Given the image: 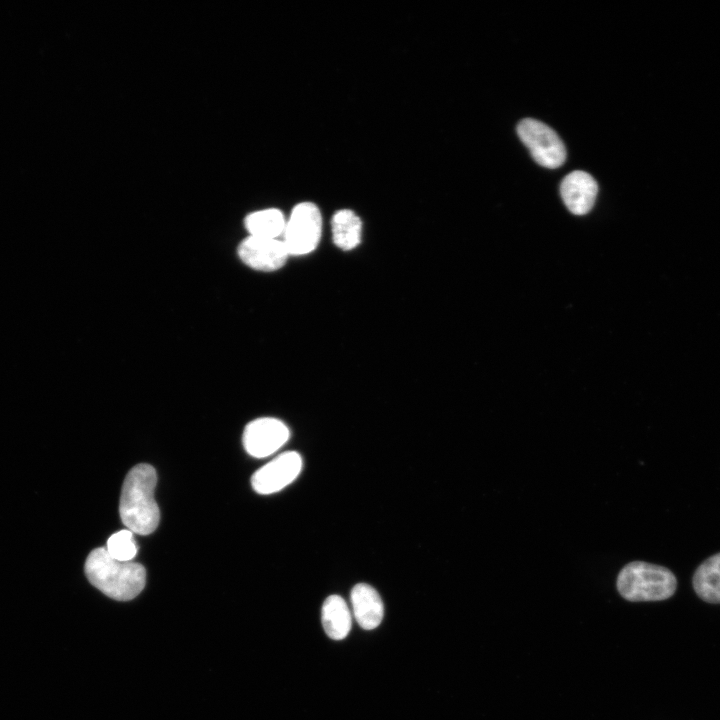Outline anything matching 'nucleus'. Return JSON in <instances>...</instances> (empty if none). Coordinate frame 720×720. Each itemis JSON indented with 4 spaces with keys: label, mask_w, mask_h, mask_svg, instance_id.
I'll list each match as a JSON object with an SVG mask.
<instances>
[{
    "label": "nucleus",
    "mask_w": 720,
    "mask_h": 720,
    "mask_svg": "<svg viewBox=\"0 0 720 720\" xmlns=\"http://www.w3.org/2000/svg\"><path fill=\"white\" fill-rule=\"evenodd\" d=\"M157 482L155 469L149 464H138L125 477L119 512L123 524L140 535L152 533L158 526L160 513L154 499Z\"/></svg>",
    "instance_id": "nucleus-1"
},
{
    "label": "nucleus",
    "mask_w": 720,
    "mask_h": 720,
    "mask_svg": "<svg viewBox=\"0 0 720 720\" xmlns=\"http://www.w3.org/2000/svg\"><path fill=\"white\" fill-rule=\"evenodd\" d=\"M85 574L93 586L121 601L135 598L146 582V571L141 564L118 561L106 548H96L88 555Z\"/></svg>",
    "instance_id": "nucleus-2"
},
{
    "label": "nucleus",
    "mask_w": 720,
    "mask_h": 720,
    "mask_svg": "<svg viewBox=\"0 0 720 720\" xmlns=\"http://www.w3.org/2000/svg\"><path fill=\"white\" fill-rule=\"evenodd\" d=\"M616 586L620 595L628 601H660L675 593L677 580L666 567L633 561L620 570Z\"/></svg>",
    "instance_id": "nucleus-3"
},
{
    "label": "nucleus",
    "mask_w": 720,
    "mask_h": 720,
    "mask_svg": "<svg viewBox=\"0 0 720 720\" xmlns=\"http://www.w3.org/2000/svg\"><path fill=\"white\" fill-rule=\"evenodd\" d=\"M517 134L539 165L558 168L566 160V148L557 133L543 122L525 118L517 125Z\"/></svg>",
    "instance_id": "nucleus-4"
},
{
    "label": "nucleus",
    "mask_w": 720,
    "mask_h": 720,
    "mask_svg": "<svg viewBox=\"0 0 720 720\" xmlns=\"http://www.w3.org/2000/svg\"><path fill=\"white\" fill-rule=\"evenodd\" d=\"M322 217L318 207L312 202L297 204L283 232V242L289 255H304L313 251L320 240Z\"/></svg>",
    "instance_id": "nucleus-5"
},
{
    "label": "nucleus",
    "mask_w": 720,
    "mask_h": 720,
    "mask_svg": "<svg viewBox=\"0 0 720 720\" xmlns=\"http://www.w3.org/2000/svg\"><path fill=\"white\" fill-rule=\"evenodd\" d=\"M289 436V429L282 421L263 417L246 425L242 441L245 450L251 456L263 458L282 447Z\"/></svg>",
    "instance_id": "nucleus-6"
},
{
    "label": "nucleus",
    "mask_w": 720,
    "mask_h": 720,
    "mask_svg": "<svg viewBox=\"0 0 720 720\" xmlns=\"http://www.w3.org/2000/svg\"><path fill=\"white\" fill-rule=\"evenodd\" d=\"M301 469V456L295 451L284 452L258 469L252 475L251 484L259 494L275 493L293 482Z\"/></svg>",
    "instance_id": "nucleus-7"
},
{
    "label": "nucleus",
    "mask_w": 720,
    "mask_h": 720,
    "mask_svg": "<svg viewBox=\"0 0 720 720\" xmlns=\"http://www.w3.org/2000/svg\"><path fill=\"white\" fill-rule=\"evenodd\" d=\"M238 256L247 266L259 271L281 268L289 252L283 240L248 236L238 247Z\"/></svg>",
    "instance_id": "nucleus-8"
},
{
    "label": "nucleus",
    "mask_w": 720,
    "mask_h": 720,
    "mask_svg": "<svg viewBox=\"0 0 720 720\" xmlns=\"http://www.w3.org/2000/svg\"><path fill=\"white\" fill-rule=\"evenodd\" d=\"M598 192L595 179L587 172L576 170L564 177L560 194L568 210L575 215L588 213Z\"/></svg>",
    "instance_id": "nucleus-9"
},
{
    "label": "nucleus",
    "mask_w": 720,
    "mask_h": 720,
    "mask_svg": "<svg viewBox=\"0 0 720 720\" xmlns=\"http://www.w3.org/2000/svg\"><path fill=\"white\" fill-rule=\"evenodd\" d=\"M351 603L357 623L365 630L376 628L382 621L384 606L378 592L369 584H356L351 591Z\"/></svg>",
    "instance_id": "nucleus-10"
},
{
    "label": "nucleus",
    "mask_w": 720,
    "mask_h": 720,
    "mask_svg": "<svg viewBox=\"0 0 720 720\" xmlns=\"http://www.w3.org/2000/svg\"><path fill=\"white\" fill-rule=\"evenodd\" d=\"M322 624L326 634L334 639H344L352 625L351 612L345 600L338 595L326 598L322 606Z\"/></svg>",
    "instance_id": "nucleus-11"
},
{
    "label": "nucleus",
    "mask_w": 720,
    "mask_h": 720,
    "mask_svg": "<svg viewBox=\"0 0 720 720\" xmlns=\"http://www.w3.org/2000/svg\"><path fill=\"white\" fill-rule=\"evenodd\" d=\"M693 588L709 603H720V553L706 559L695 571Z\"/></svg>",
    "instance_id": "nucleus-12"
},
{
    "label": "nucleus",
    "mask_w": 720,
    "mask_h": 720,
    "mask_svg": "<svg viewBox=\"0 0 720 720\" xmlns=\"http://www.w3.org/2000/svg\"><path fill=\"white\" fill-rule=\"evenodd\" d=\"M244 225L249 236L277 239L284 232L286 220L280 210L268 208L248 214Z\"/></svg>",
    "instance_id": "nucleus-13"
},
{
    "label": "nucleus",
    "mask_w": 720,
    "mask_h": 720,
    "mask_svg": "<svg viewBox=\"0 0 720 720\" xmlns=\"http://www.w3.org/2000/svg\"><path fill=\"white\" fill-rule=\"evenodd\" d=\"M331 228L333 242L339 248L351 250L360 243L362 223L352 210L337 211L332 217Z\"/></svg>",
    "instance_id": "nucleus-14"
},
{
    "label": "nucleus",
    "mask_w": 720,
    "mask_h": 720,
    "mask_svg": "<svg viewBox=\"0 0 720 720\" xmlns=\"http://www.w3.org/2000/svg\"><path fill=\"white\" fill-rule=\"evenodd\" d=\"M106 550L114 559L122 562H130L137 554V546L133 538V532L129 529H124L112 534L107 541Z\"/></svg>",
    "instance_id": "nucleus-15"
}]
</instances>
